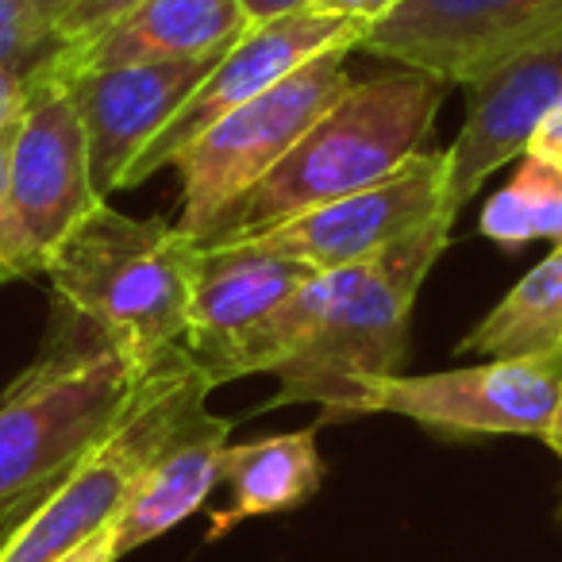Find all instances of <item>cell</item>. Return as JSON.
I'll use <instances>...</instances> for the list:
<instances>
[{"instance_id":"obj_27","label":"cell","mask_w":562,"mask_h":562,"mask_svg":"<svg viewBox=\"0 0 562 562\" xmlns=\"http://www.w3.org/2000/svg\"><path fill=\"white\" fill-rule=\"evenodd\" d=\"M32 4V16H35V24H40V32L50 40V47H55V27L66 20V12L78 4V0H27Z\"/></svg>"},{"instance_id":"obj_13","label":"cell","mask_w":562,"mask_h":562,"mask_svg":"<svg viewBox=\"0 0 562 562\" xmlns=\"http://www.w3.org/2000/svg\"><path fill=\"white\" fill-rule=\"evenodd\" d=\"M470 97V112L462 132L447 155V193L443 216L454 224L462 204L485 186L490 173L524 155L536 135L539 120L562 97V32L547 35L543 43L524 55L508 58L505 66L482 78Z\"/></svg>"},{"instance_id":"obj_29","label":"cell","mask_w":562,"mask_h":562,"mask_svg":"<svg viewBox=\"0 0 562 562\" xmlns=\"http://www.w3.org/2000/svg\"><path fill=\"white\" fill-rule=\"evenodd\" d=\"M547 447L562 459V408H559V416H554V428H551V436H547Z\"/></svg>"},{"instance_id":"obj_23","label":"cell","mask_w":562,"mask_h":562,"mask_svg":"<svg viewBox=\"0 0 562 562\" xmlns=\"http://www.w3.org/2000/svg\"><path fill=\"white\" fill-rule=\"evenodd\" d=\"M401 0H305L308 12L321 16H339V20H359V24L374 27L378 20H385Z\"/></svg>"},{"instance_id":"obj_15","label":"cell","mask_w":562,"mask_h":562,"mask_svg":"<svg viewBox=\"0 0 562 562\" xmlns=\"http://www.w3.org/2000/svg\"><path fill=\"white\" fill-rule=\"evenodd\" d=\"M250 27L239 0H143L116 27L70 58H50L43 70L74 74L89 66L132 63H216Z\"/></svg>"},{"instance_id":"obj_6","label":"cell","mask_w":562,"mask_h":562,"mask_svg":"<svg viewBox=\"0 0 562 562\" xmlns=\"http://www.w3.org/2000/svg\"><path fill=\"white\" fill-rule=\"evenodd\" d=\"M347 55L351 50L339 47L297 66L290 78H281L255 101L227 112L173 162L181 170L178 227H186L201 243L212 239L216 220L247 189H255L290 155L293 143L355 86L347 74Z\"/></svg>"},{"instance_id":"obj_12","label":"cell","mask_w":562,"mask_h":562,"mask_svg":"<svg viewBox=\"0 0 562 562\" xmlns=\"http://www.w3.org/2000/svg\"><path fill=\"white\" fill-rule=\"evenodd\" d=\"M12 196L43 258L81 224L104 196L93 186L89 139L74 93L58 74L32 78V101L12 139Z\"/></svg>"},{"instance_id":"obj_4","label":"cell","mask_w":562,"mask_h":562,"mask_svg":"<svg viewBox=\"0 0 562 562\" xmlns=\"http://www.w3.org/2000/svg\"><path fill=\"white\" fill-rule=\"evenodd\" d=\"M443 93L447 81L416 70H393L367 86H351L293 143L290 155L216 220V232L204 243L239 239L382 181L420 155Z\"/></svg>"},{"instance_id":"obj_30","label":"cell","mask_w":562,"mask_h":562,"mask_svg":"<svg viewBox=\"0 0 562 562\" xmlns=\"http://www.w3.org/2000/svg\"><path fill=\"white\" fill-rule=\"evenodd\" d=\"M559 528H562V501H559Z\"/></svg>"},{"instance_id":"obj_2","label":"cell","mask_w":562,"mask_h":562,"mask_svg":"<svg viewBox=\"0 0 562 562\" xmlns=\"http://www.w3.org/2000/svg\"><path fill=\"white\" fill-rule=\"evenodd\" d=\"M66 331L0 397V536L9 539L124 416L135 370L101 331L66 313Z\"/></svg>"},{"instance_id":"obj_25","label":"cell","mask_w":562,"mask_h":562,"mask_svg":"<svg viewBox=\"0 0 562 562\" xmlns=\"http://www.w3.org/2000/svg\"><path fill=\"white\" fill-rule=\"evenodd\" d=\"M524 155L539 158V162H551V166H559V170H562V97L551 104V112L539 120L536 135L528 139Z\"/></svg>"},{"instance_id":"obj_1","label":"cell","mask_w":562,"mask_h":562,"mask_svg":"<svg viewBox=\"0 0 562 562\" xmlns=\"http://www.w3.org/2000/svg\"><path fill=\"white\" fill-rule=\"evenodd\" d=\"M447 239L451 220L436 216L367 262L308 278L270 331L266 374L281 393L266 408L308 401L324 420L362 416L370 385L405 367L413 301Z\"/></svg>"},{"instance_id":"obj_9","label":"cell","mask_w":562,"mask_h":562,"mask_svg":"<svg viewBox=\"0 0 562 562\" xmlns=\"http://www.w3.org/2000/svg\"><path fill=\"white\" fill-rule=\"evenodd\" d=\"M370 27L359 20L321 16V12L293 9L285 16L258 20L250 24L224 55L212 63V70L196 81L193 93L181 101V109L166 120V127L135 155V162L124 170L120 189H132L158 173L162 166H173L212 124L235 112L239 104L255 101L281 78H290L297 66L313 63L328 50H355Z\"/></svg>"},{"instance_id":"obj_3","label":"cell","mask_w":562,"mask_h":562,"mask_svg":"<svg viewBox=\"0 0 562 562\" xmlns=\"http://www.w3.org/2000/svg\"><path fill=\"white\" fill-rule=\"evenodd\" d=\"M201 239L162 220H132L109 201L47 258L55 297L101 331L135 370H150L186 336Z\"/></svg>"},{"instance_id":"obj_21","label":"cell","mask_w":562,"mask_h":562,"mask_svg":"<svg viewBox=\"0 0 562 562\" xmlns=\"http://www.w3.org/2000/svg\"><path fill=\"white\" fill-rule=\"evenodd\" d=\"M55 58L50 40L40 32L27 0H0V66L35 78Z\"/></svg>"},{"instance_id":"obj_22","label":"cell","mask_w":562,"mask_h":562,"mask_svg":"<svg viewBox=\"0 0 562 562\" xmlns=\"http://www.w3.org/2000/svg\"><path fill=\"white\" fill-rule=\"evenodd\" d=\"M143 0H78L66 20L55 27V58H70L101 40L109 27H116L127 12L139 9Z\"/></svg>"},{"instance_id":"obj_26","label":"cell","mask_w":562,"mask_h":562,"mask_svg":"<svg viewBox=\"0 0 562 562\" xmlns=\"http://www.w3.org/2000/svg\"><path fill=\"white\" fill-rule=\"evenodd\" d=\"M58 562H116V547H112V528L89 536L86 543H78L74 551H66Z\"/></svg>"},{"instance_id":"obj_19","label":"cell","mask_w":562,"mask_h":562,"mask_svg":"<svg viewBox=\"0 0 562 562\" xmlns=\"http://www.w3.org/2000/svg\"><path fill=\"white\" fill-rule=\"evenodd\" d=\"M477 227L501 247H524L531 239L562 243V170L524 155L516 178L490 196Z\"/></svg>"},{"instance_id":"obj_18","label":"cell","mask_w":562,"mask_h":562,"mask_svg":"<svg viewBox=\"0 0 562 562\" xmlns=\"http://www.w3.org/2000/svg\"><path fill=\"white\" fill-rule=\"evenodd\" d=\"M562 347V243L528 270L505 301L459 344V351L490 355V359H516Z\"/></svg>"},{"instance_id":"obj_14","label":"cell","mask_w":562,"mask_h":562,"mask_svg":"<svg viewBox=\"0 0 562 562\" xmlns=\"http://www.w3.org/2000/svg\"><path fill=\"white\" fill-rule=\"evenodd\" d=\"M209 70L212 63H132L58 74L86 124L93 186L104 201Z\"/></svg>"},{"instance_id":"obj_16","label":"cell","mask_w":562,"mask_h":562,"mask_svg":"<svg viewBox=\"0 0 562 562\" xmlns=\"http://www.w3.org/2000/svg\"><path fill=\"white\" fill-rule=\"evenodd\" d=\"M227 431H232V420L212 416L204 405L178 424V431L158 451L155 467L139 482L135 497L112 524L116 559L166 536L204 505L220 477V451L227 447Z\"/></svg>"},{"instance_id":"obj_28","label":"cell","mask_w":562,"mask_h":562,"mask_svg":"<svg viewBox=\"0 0 562 562\" xmlns=\"http://www.w3.org/2000/svg\"><path fill=\"white\" fill-rule=\"evenodd\" d=\"M243 12L250 16V24L258 20H273V16H285L293 9H305V0H239Z\"/></svg>"},{"instance_id":"obj_24","label":"cell","mask_w":562,"mask_h":562,"mask_svg":"<svg viewBox=\"0 0 562 562\" xmlns=\"http://www.w3.org/2000/svg\"><path fill=\"white\" fill-rule=\"evenodd\" d=\"M27 101H32V78H24L12 66H0V132L24 120Z\"/></svg>"},{"instance_id":"obj_11","label":"cell","mask_w":562,"mask_h":562,"mask_svg":"<svg viewBox=\"0 0 562 562\" xmlns=\"http://www.w3.org/2000/svg\"><path fill=\"white\" fill-rule=\"evenodd\" d=\"M447 193V155H413L382 181L308 209L281 224L258 227L239 239L247 247L270 250V255L293 258L313 266L316 273L344 270V266L367 262L390 243L405 239L408 232L443 216ZM447 220V216H443ZM220 243V247H227Z\"/></svg>"},{"instance_id":"obj_20","label":"cell","mask_w":562,"mask_h":562,"mask_svg":"<svg viewBox=\"0 0 562 562\" xmlns=\"http://www.w3.org/2000/svg\"><path fill=\"white\" fill-rule=\"evenodd\" d=\"M12 139H16V127H4L0 132V281L35 278L47 270V258L27 235L12 196Z\"/></svg>"},{"instance_id":"obj_10","label":"cell","mask_w":562,"mask_h":562,"mask_svg":"<svg viewBox=\"0 0 562 562\" xmlns=\"http://www.w3.org/2000/svg\"><path fill=\"white\" fill-rule=\"evenodd\" d=\"M313 266L247 243H204L189 297L186 355L220 382L266 374V347L281 308L297 297Z\"/></svg>"},{"instance_id":"obj_17","label":"cell","mask_w":562,"mask_h":562,"mask_svg":"<svg viewBox=\"0 0 562 562\" xmlns=\"http://www.w3.org/2000/svg\"><path fill=\"white\" fill-rule=\"evenodd\" d=\"M220 477L232 490V508L212 516L209 543L224 539L239 520L293 513L321 493L324 462L321 447H316V428L224 447L220 451Z\"/></svg>"},{"instance_id":"obj_5","label":"cell","mask_w":562,"mask_h":562,"mask_svg":"<svg viewBox=\"0 0 562 562\" xmlns=\"http://www.w3.org/2000/svg\"><path fill=\"white\" fill-rule=\"evenodd\" d=\"M216 390V378L196 367L186 347H170L139 378L124 416L63 477L55 493L0 547V562H58L89 536L112 528L155 467L166 439Z\"/></svg>"},{"instance_id":"obj_31","label":"cell","mask_w":562,"mask_h":562,"mask_svg":"<svg viewBox=\"0 0 562 562\" xmlns=\"http://www.w3.org/2000/svg\"><path fill=\"white\" fill-rule=\"evenodd\" d=\"M4 543H9V539H4V536H0V547H4Z\"/></svg>"},{"instance_id":"obj_7","label":"cell","mask_w":562,"mask_h":562,"mask_svg":"<svg viewBox=\"0 0 562 562\" xmlns=\"http://www.w3.org/2000/svg\"><path fill=\"white\" fill-rule=\"evenodd\" d=\"M562 408V347L443 374H393L370 385L367 413H393L447 436H551Z\"/></svg>"},{"instance_id":"obj_8","label":"cell","mask_w":562,"mask_h":562,"mask_svg":"<svg viewBox=\"0 0 562 562\" xmlns=\"http://www.w3.org/2000/svg\"><path fill=\"white\" fill-rule=\"evenodd\" d=\"M554 32H562V0H401L359 50L447 86H477Z\"/></svg>"}]
</instances>
